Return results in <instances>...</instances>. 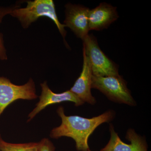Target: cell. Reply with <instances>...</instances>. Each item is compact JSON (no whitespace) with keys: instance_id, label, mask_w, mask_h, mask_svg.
I'll use <instances>...</instances> for the list:
<instances>
[{"instance_id":"2","label":"cell","mask_w":151,"mask_h":151,"mask_svg":"<svg viewBox=\"0 0 151 151\" xmlns=\"http://www.w3.org/2000/svg\"><path fill=\"white\" fill-rule=\"evenodd\" d=\"M26 6L14 9L11 16L17 19L24 29H27L32 23L40 17H46L55 24L64 40L66 35L65 26L60 22L52 0H35L27 1Z\"/></svg>"},{"instance_id":"7","label":"cell","mask_w":151,"mask_h":151,"mask_svg":"<svg viewBox=\"0 0 151 151\" xmlns=\"http://www.w3.org/2000/svg\"><path fill=\"white\" fill-rule=\"evenodd\" d=\"M64 24L69 27L77 37L84 40L89 35L88 15L89 9L81 5L68 3L65 6Z\"/></svg>"},{"instance_id":"5","label":"cell","mask_w":151,"mask_h":151,"mask_svg":"<svg viewBox=\"0 0 151 151\" xmlns=\"http://www.w3.org/2000/svg\"><path fill=\"white\" fill-rule=\"evenodd\" d=\"M37 97L32 78L23 85H18L9 78L0 76V117L6 108L15 101L35 100Z\"/></svg>"},{"instance_id":"15","label":"cell","mask_w":151,"mask_h":151,"mask_svg":"<svg viewBox=\"0 0 151 151\" xmlns=\"http://www.w3.org/2000/svg\"><path fill=\"white\" fill-rule=\"evenodd\" d=\"M1 134H0V139H1ZM0 151H1V150H0Z\"/></svg>"},{"instance_id":"13","label":"cell","mask_w":151,"mask_h":151,"mask_svg":"<svg viewBox=\"0 0 151 151\" xmlns=\"http://www.w3.org/2000/svg\"><path fill=\"white\" fill-rule=\"evenodd\" d=\"M19 6H20L17 4L7 7H0V24L1 23L3 19L6 16L10 14L11 12L14 9Z\"/></svg>"},{"instance_id":"8","label":"cell","mask_w":151,"mask_h":151,"mask_svg":"<svg viewBox=\"0 0 151 151\" xmlns=\"http://www.w3.org/2000/svg\"><path fill=\"white\" fill-rule=\"evenodd\" d=\"M111 138L105 147L100 151H148V145L145 139L138 135L134 130L127 131L126 139L130 144L124 142L115 130L112 124H110Z\"/></svg>"},{"instance_id":"4","label":"cell","mask_w":151,"mask_h":151,"mask_svg":"<svg viewBox=\"0 0 151 151\" xmlns=\"http://www.w3.org/2000/svg\"><path fill=\"white\" fill-rule=\"evenodd\" d=\"M83 41V50L90 63L93 75L107 76L119 75V66L101 50L93 35H88Z\"/></svg>"},{"instance_id":"12","label":"cell","mask_w":151,"mask_h":151,"mask_svg":"<svg viewBox=\"0 0 151 151\" xmlns=\"http://www.w3.org/2000/svg\"><path fill=\"white\" fill-rule=\"evenodd\" d=\"M53 143L47 138L42 139L39 142V151H55Z\"/></svg>"},{"instance_id":"6","label":"cell","mask_w":151,"mask_h":151,"mask_svg":"<svg viewBox=\"0 0 151 151\" xmlns=\"http://www.w3.org/2000/svg\"><path fill=\"white\" fill-rule=\"evenodd\" d=\"M40 86L41 93L39 96V101L37 103L35 108L28 116L27 122H30L40 111L50 105L70 101L74 103L75 106L78 107L84 103L70 90L61 93H55L49 88L46 81L41 83Z\"/></svg>"},{"instance_id":"9","label":"cell","mask_w":151,"mask_h":151,"mask_svg":"<svg viewBox=\"0 0 151 151\" xmlns=\"http://www.w3.org/2000/svg\"><path fill=\"white\" fill-rule=\"evenodd\" d=\"M83 55L82 71L70 90L84 103L93 105L96 103V100L91 92L93 74L90 63L83 50Z\"/></svg>"},{"instance_id":"3","label":"cell","mask_w":151,"mask_h":151,"mask_svg":"<svg viewBox=\"0 0 151 151\" xmlns=\"http://www.w3.org/2000/svg\"><path fill=\"white\" fill-rule=\"evenodd\" d=\"M92 88L98 89L109 100L131 106L136 103L127 86V83L120 75L97 76L92 75Z\"/></svg>"},{"instance_id":"11","label":"cell","mask_w":151,"mask_h":151,"mask_svg":"<svg viewBox=\"0 0 151 151\" xmlns=\"http://www.w3.org/2000/svg\"><path fill=\"white\" fill-rule=\"evenodd\" d=\"M1 151H39V142L15 144L6 142L0 139Z\"/></svg>"},{"instance_id":"10","label":"cell","mask_w":151,"mask_h":151,"mask_svg":"<svg viewBox=\"0 0 151 151\" xmlns=\"http://www.w3.org/2000/svg\"><path fill=\"white\" fill-rule=\"evenodd\" d=\"M116 7L103 2L89 10L88 21L89 30L100 31L107 29L119 17Z\"/></svg>"},{"instance_id":"16","label":"cell","mask_w":151,"mask_h":151,"mask_svg":"<svg viewBox=\"0 0 151 151\" xmlns=\"http://www.w3.org/2000/svg\"><path fill=\"white\" fill-rule=\"evenodd\" d=\"M88 151H91V150H89Z\"/></svg>"},{"instance_id":"14","label":"cell","mask_w":151,"mask_h":151,"mask_svg":"<svg viewBox=\"0 0 151 151\" xmlns=\"http://www.w3.org/2000/svg\"><path fill=\"white\" fill-rule=\"evenodd\" d=\"M7 59L6 50L4 44L3 35L0 33V60H5Z\"/></svg>"},{"instance_id":"1","label":"cell","mask_w":151,"mask_h":151,"mask_svg":"<svg viewBox=\"0 0 151 151\" xmlns=\"http://www.w3.org/2000/svg\"><path fill=\"white\" fill-rule=\"evenodd\" d=\"M57 113L61 118V124L51 130L50 137L55 139L63 137L72 138L75 141L76 148L78 151L90 150L88 140L90 135L101 124L112 121L116 115L114 111L109 110L91 119L78 116H67L62 106L58 107Z\"/></svg>"}]
</instances>
